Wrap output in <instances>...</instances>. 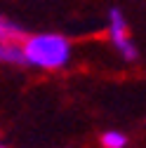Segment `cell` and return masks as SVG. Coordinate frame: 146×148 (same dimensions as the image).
Listing matches in <instances>:
<instances>
[{
    "label": "cell",
    "instance_id": "1",
    "mask_svg": "<svg viewBox=\"0 0 146 148\" xmlns=\"http://www.w3.org/2000/svg\"><path fill=\"white\" fill-rule=\"evenodd\" d=\"M24 66L40 71H59L73 57V42L61 33H33L21 40Z\"/></svg>",
    "mask_w": 146,
    "mask_h": 148
},
{
    "label": "cell",
    "instance_id": "4",
    "mask_svg": "<svg viewBox=\"0 0 146 148\" xmlns=\"http://www.w3.org/2000/svg\"><path fill=\"white\" fill-rule=\"evenodd\" d=\"M0 148H7V146H3V143H0Z\"/></svg>",
    "mask_w": 146,
    "mask_h": 148
},
{
    "label": "cell",
    "instance_id": "2",
    "mask_svg": "<svg viewBox=\"0 0 146 148\" xmlns=\"http://www.w3.org/2000/svg\"><path fill=\"white\" fill-rule=\"evenodd\" d=\"M108 40H111L113 49L118 52V57L125 64H134L139 59V49L132 40L130 33V24H127L125 14L120 7H111L108 10Z\"/></svg>",
    "mask_w": 146,
    "mask_h": 148
},
{
    "label": "cell",
    "instance_id": "3",
    "mask_svg": "<svg viewBox=\"0 0 146 148\" xmlns=\"http://www.w3.org/2000/svg\"><path fill=\"white\" fill-rule=\"evenodd\" d=\"M99 141H101V148H127V143H130L127 134L120 129H106L99 136Z\"/></svg>",
    "mask_w": 146,
    "mask_h": 148
}]
</instances>
